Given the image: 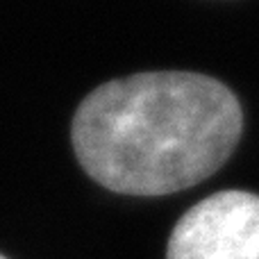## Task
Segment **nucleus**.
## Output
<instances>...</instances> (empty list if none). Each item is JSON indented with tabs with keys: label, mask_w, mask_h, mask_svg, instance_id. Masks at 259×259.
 <instances>
[{
	"label": "nucleus",
	"mask_w": 259,
	"mask_h": 259,
	"mask_svg": "<svg viewBox=\"0 0 259 259\" xmlns=\"http://www.w3.org/2000/svg\"><path fill=\"white\" fill-rule=\"evenodd\" d=\"M243 114L214 77L137 73L94 89L71 125L80 166L105 189L164 196L214 175L237 148Z\"/></svg>",
	"instance_id": "obj_1"
},
{
	"label": "nucleus",
	"mask_w": 259,
	"mask_h": 259,
	"mask_svg": "<svg viewBox=\"0 0 259 259\" xmlns=\"http://www.w3.org/2000/svg\"><path fill=\"white\" fill-rule=\"evenodd\" d=\"M0 259H7V257H3V255H0Z\"/></svg>",
	"instance_id": "obj_3"
},
{
	"label": "nucleus",
	"mask_w": 259,
	"mask_h": 259,
	"mask_svg": "<svg viewBox=\"0 0 259 259\" xmlns=\"http://www.w3.org/2000/svg\"><path fill=\"white\" fill-rule=\"evenodd\" d=\"M166 259H259V196L219 191L175 223Z\"/></svg>",
	"instance_id": "obj_2"
}]
</instances>
